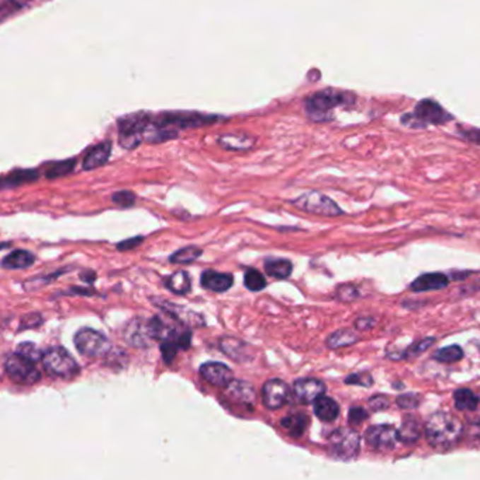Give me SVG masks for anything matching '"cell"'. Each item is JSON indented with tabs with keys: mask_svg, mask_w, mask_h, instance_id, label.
I'll list each match as a JSON object with an SVG mask.
<instances>
[{
	"mask_svg": "<svg viewBox=\"0 0 480 480\" xmlns=\"http://www.w3.org/2000/svg\"><path fill=\"white\" fill-rule=\"evenodd\" d=\"M227 393L230 396V399H233V402L242 404L245 407H252L255 399H257V393L255 389L251 383L245 382V380H240V379H234L227 387Z\"/></svg>",
	"mask_w": 480,
	"mask_h": 480,
	"instance_id": "cell-22",
	"label": "cell"
},
{
	"mask_svg": "<svg viewBox=\"0 0 480 480\" xmlns=\"http://www.w3.org/2000/svg\"><path fill=\"white\" fill-rule=\"evenodd\" d=\"M165 286L177 296H185L192 289V279L186 271H176L165 278Z\"/></svg>",
	"mask_w": 480,
	"mask_h": 480,
	"instance_id": "cell-26",
	"label": "cell"
},
{
	"mask_svg": "<svg viewBox=\"0 0 480 480\" xmlns=\"http://www.w3.org/2000/svg\"><path fill=\"white\" fill-rule=\"evenodd\" d=\"M435 344V338L433 336H428V338H424V339H420L414 344H411L404 352H402V356L400 359H410V358H417L420 356L421 353L427 352L433 345Z\"/></svg>",
	"mask_w": 480,
	"mask_h": 480,
	"instance_id": "cell-36",
	"label": "cell"
},
{
	"mask_svg": "<svg viewBox=\"0 0 480 480\" xmlns=\"http://www.w3.org/2000/svg\"><path fill=\"white\" fill-rule=\"evenodd\" d=\"M356 95L341 89H322L306 98L305 110L308 117L315 123H327L334 119V110L338 107L353 106Z\"/></svg>",
	"mask_w": 480,
	"mask_h": 480,
	"instance_id": "cell-1",
	"label": "cell"
},
{
	"mask_svg": "<svg viewBox=\"0 0 480 480\" xmlns=\"http://www.w3.org/2000/svg\"><path fill=\"white\" fill-rule=\"evenodd\" d=\"M464 358V349L459 345H450L447 348H441L434 353V359L441 363H455Z\"/></svg>",
	"mask_w": 480,
	"mask_h": 480,
	"instance_id": "cell-34",
	"label": "cell"
},
{
	"mask_svg": "<svg viewBox=\"0 0 480 480\" xmlns=\"http://www.w3.org/2000/svg\"><path fill=\"white\" fill-rule=\"evenodd\" d=\"M345 383L361 386V387H370L373 385V377L369 372H358V373H351L349 376H346Z\"/></svg>",
	"mask_w": 480,
	"mask_h": 480,
	"instance_id": "cell-41",
	"label": "cell"
},
{
	"mask_svg": "<svg viewBox=\"0 0 480 480\" xmlns=\"http://www.w3.org/2000/svg\"><path fill=\"white\" fill-rule=\"evenodd\" d=\"M450 285V278L441 272H430L420 275L411 285L410 291L413 292H433L445 289Z\"/></svg>",
	"mask_w": 480,
	"mask_h": 480,
	"instance_id": "cell-20",
	"label": "cell"
},
{
	"mask_svg": "<svg viewBox=\"0 0 480 480\" xmlns=\"http://www.w3.org/2000/svg\"><path fill=\"white\" fill-rule=\"evenodd\" d=\"M223 120H227V119L223 116H217V115H207V113L192 112V110H170V112H160L158 115H153L151 124L160 129L182 131L186 129L207 127Z\"/></svg>",
	"mask_w": 480,
	"mask_h": 480,
	"instance_id": "cell-3",
	"label": "cell"
},
{
	"mask_svg": "<svg viewBox=\"0 0 480 480\" xmlns=\"http://www.w3.org/2000/svg\"><path fill=\"white\" fill-rule=\"evenodd\" d=\"M335 296L341 302L351 303V302H353V300H356L359 298V291L353 285H348V283L346 285H339L336 288Z\"/></svg>",
	"mask_w": 480,
	"mask_h": 480,
	"instance_id": "cell-40",
	"label": "cell"
},
{
	"mask_svg": "<svg viewBox=\"0 0 480 480\" xmlns=\"http://www.w3.org/2000/svg\"><path fill=\"white\" fill-rule=\"evenodd\" d=\"M200 283L207 291H211L216 293H224L234 285V278L231 274L207 269L201 274Z\"/></svg>",
	"mask_w": 480,
	"mask_h": 480,
	"instance_id": "cell-21",
	"label": "cell"
},
{
	"mask_svg": "<svg viewBox=\"0 0 480 480\" xmlns=\"http://www.w3.org/2000/svg\"><path fill=\"white\" fill-rule=\"evenodd\" d=\"M424 431L426 438L433 448L450 450L461 443L464 437V424L457 416L448 411H438L428 418Z\"/></svg>",
	"mask_w": 480,
	"mask_h": 480,
	"instance_id": "cell-2",
	"label": "cell"
},
{
	"mask_svg": "<svg viewBox=\"0 0 480 480\" xmlns=\"http://www.w3.org/2000/svg\"><path fill=\"white\" fill-rule=\"evenodd\" d=\"M292 390L289 385L281 379H269L265 382L261 390L262 404L268 410H279L289 403Z\"/></svg>",
	"mask_w": 480,
	"mask_h": 480,
	"instance_id": "cell-11",
	"label": "cell"
},
{
	"mask_svg": "<svg viewBox=\"0 0 480 480\" xmlns=\"http://www.w3.org/2000/svg\"><path fill=\"white\" fill-rule=\"evenodd\" d=\"M421 423L416 417H407L399 430V441L403 444H414L421 437Z\"/></svg>",
	"mask_w": 480,
	"mask_h": 480,
	"instance_id": "cell-30",
	"label": "cell"
},
{
	"mask_svg": "<svg viewBox=\"0 0 480 480\" xmlns=\"http://www.w3.org/2000/svg\"><path fill=\"white\" fill-rule=\"evenodd\" d=\"M3 366L6 375L16 383L30 386L40 382L41 379V372L35 368V363L23 358L17 352L7 355Z\"/></svg>",
	"mask_w": 480,
	"mask_h": 480,
	"instance_id": "cell-10",
	"label": "cell"
},
{
	"mask_svg": "<svg viewBox=\"0 0 480 480\" xmlns=\"http://www.w3.org/2000/svg\"><path fill=\"white\" fill-rule=\"evenodd\" d=\"M313 410L316 417L322 423H332L339 416V404L332 397L324 394L315 402Z\"/></svg>",
	"mask_w": 480,
	"mask_h": 480,
	"instance_id": "cell-25",
	"label": "cell"
},
{
	"mask_svg": "<svg viewBox=\"0 0 480 480\" xmlns=\"http://www.w3.org/2000/svg\"><path fill=\"white\" fill-rule=\"evenodd\" d=\"M30 0H3L1 7H0V14H1V21H6L10 16L16 14L21 8L27 6Z\"/></svg>",
	"mask_w": 480,
	"mask_h": 480,
	"instance_id": "cell-38",
	"label": "cell"
},
{
	"mask_svg": "<svg viewBox=\"0 0 480 480\" xmlns=\"http://www.w3.org/2000/svg\"><path fill=\"white\" fill-rule=\"evenodd\" d=\"M218 348L230 359L240 362V363L250 362L255 358L254 348L250 344L235 336H223L218 342Z\"/></svg>",
	"mask_w": 480,
	"mask_h": 480,
	"instance_id": "cell-16",
	"label": "cell"
},
{
	"mask_svg": "<svg viewBox=\"0 0 480 480\" xmlns=\"http://www.w3.org/2000/svg\"><path fill=\"white\" fill-rule=\"evenodd\" d=\"M452 119V115L447 112L437 100L423 99L416 105L413 113H406L402 117V123L411 129H426L428 124L443 126Z\"/></svg>",
	"mask_w": 480,
	"mask_h": 480,
	"instance_id": "cell-5",
	"label": "cell"
},
{
	"mask_svg": "<svg viewBox=\"0 0 480 480\" xmlns=\"http://www.w3.org/2000/svg\"><path fill=\"white\" fill-rule=\"evenodd\" d=\"M40 177V170L38 169H14L4 175L1 177V187L3 189H10V187H17L25 183L35 182Z\"/></svg>",
	"mask_w": 480,
	"mask_h": 480,
	"instance_id": "cell-23",
	"label": "cell"
},
{
	"mask_svg": "<svg viewBox=\"0 0 480 480\" xmlns=\"http://www.w3.org/2000/svg\"><path fill=\"white\" fill-rule=\"evenodd\" d=\"M41 362L51 377L74 379L81 372V366L64 346H49L44 352Z\"/></svg>",
	"mask_w": 480,
	"mask_h": 480,
	"instance_id": "cell-6",
	"label": "cell"
},
{
	"mask_svg": "<svg viewBox=\"0 0 480 480\" xmlns=\"http://www.w3.org/2000/svg\"><path fill=\"white\" fill-rule=\"evenodd\" d=\"M325 390V383L316 377H302L293 383V396L302 404L315 403Z\"/></svg>",
	"mask_w": 480,
	"mask_h": 480,
	"instance_id": "cell-17",
	"label": "cell"
},
{
	"mask_svg": "<svg viewBox=\"0 0 480 480\" xmlns=\"http://www.w3.org/2000/svg\"><path fill=\"white\" fill-rule=\"evenodd\" d=\"M200 375L210 385L223 387V389H226L234 380L233 370L226 363L216 362V361L204 362L200 366Z\"/></svg>",
	"mask_w": 480,
	"mask_h": 480,
	"instance_id": "cell-18",
	"label": "cell"
},
{
	"mask_svg": "<svg viewBox=\"0 0 480 480\" xmlns=\"http://www.w3.org/2000/svg\"><path fill=\"white\" fill-rule=\"evenodd\" d=\"M180 348L177 346L176 342L173 341H162L160 342V353L166 365H170Z\"/></svg>",
	"mask_w": 480,
	"mask_h": 480,
	"instance_id": "cell-42",
	"label": "cell"
},
{
	"mask_svg": "<svg viewBox=\"0 0 480 480\" xmlns=\"http://www.w3.org/2000/svg\"><path fill=\"white\" fill-rule=\"evenodd\" d=\"M16 352L34 363L38 361H42V356H44V352L38 348V345H35L34 342H28V341L20 342L16 348Z\"/></svg>",
	"mask_w": 480,
	"mask_h": 480,
	"instance_id": "cell-37",
	"label": "cell"
},
{
	"mask_svg": "<svg viewBox=\"0 0 480 480\" xmlns=\"http://www.w3.org/2000/svg\"><path fill=\"white\" fill-rule=\"evenodd\" d=\"M291 203L299 210H303L306 213L316 214V216H322V217H336V216L344 214V210L332 199H329L328 196L316 190L303 193L302 196L296 197Z\"/></svg>",
	"mask_w": 480,
	"mask_h": 480,
	"instance_id": "cell-9",
	"label": "cell"
},
{
	"mask_svg": "<svg viewBox=\"0 0 480 480\" xmlns=\"http://www.w3.org/2000/svg\"><path fill=\"white\" fill-rule=\"evenodd\" d=\"M461 136H462L465 140H468V141H471V143H474V144H476V146H480V130H478V129L461 130Z\"/></svg>",
	"mask_w": 480,
	"mask_h": 480,
	"instance_id": "cell-48",
	"label": "cell"
},
{
	"mask_svg": "<svg viewBox=\"0 0 480 480\" xmlns=\"http://www.w3.org/2000/svg\"><path fill=\"white\" fill-rule=\"evenodd\" d=\"M124 338L130 345L137 348L151 346V342L156 341L151 331L150 320L141 317L129 321V324L124 328Z\"/></svg>",
	"mask_w": 480,
	"mask_h": 480,
	"instance_id": "cell-14",
	"label": "cell"
},
{
	"mask_svg": "<svg viewBox=\"0 0 480 480\" xmlns=\"http://www.w3.org/2000/svg\"><path fill=\"white\" fill-rule=\"evenodd\" d=\"M75 165H76V160H74V158L48 162L45 165V177L55 179V177L66 176L68 173H71L74 170Z\"/></svg>",
	"mask_w": 480,
	"mask_h": 480,
	"instance_id": "cell-32",
	"label": "cell"
},
{
	"mask_svg": "<svg viewBox=\"0 0 480 480\" xmlns=\"http://www.w3.org/2000/svg\"><path fill=\"white\" fill-rule=\"evenodd\" d=\"M454 402L455 407L459 411H475L479 406V397L471 389L467 387L455 390Z\"/></svg>",
	"mask_w": 480,
	"mask_h": 480,
	"instance_id": "cell-31",
	"label": "cell"
},
{
	"mask_svg": "<svg viewBox=\"0 0 480 480\" xmlns=\"http://www.w3.org/2000/svg\"><path fill=\"white\" fill-rule=\"evenodd\" d=\"M153 113H130L117 120L119 146L124 150H136L144 143V134L151 124Z\"/></svg>",
	"mask_w": 480,
	"mask_h": 480,
	"instance_id": "cell-4",
	"label": "cell"
},
{
	"mask_svg": "<svg viewBox=\"0 0 480 480\" xmlns=\"http://www.w3.org/2000/svg\"><path fill=\"white\" fill-rule=\"evenodd\" d=\"M112 150H113V144H112L110 140H106V141L96 144L95 147H92L86 153L85 158L82 160V169L83 170H93V169H98V168L106 165L107 160H110Z\"/></svg>",
	"mask_w": 480,
	"mask_h": 480,
	"instance_id": "cell-19",
	"label": "cell"
},
{
	"mask_svg": "<svg viewBox=\"0 0 480 480\" xmlns=\"http://www.w3.org/2000/svg\"><path fill=\"white\" fill-rule=\"evenodd\" d=\"M153 303L160 309V312H163L165 315L170 316L172 319L179 321L183 325H192V327H201L204 325V319L203 316H200L199 313L185 308V306H179L175 303H169L168 300L163 299H156L153 298Z\"/></svg>",
	"mask_w": 480,
	"mask_h": 480,
	"instance_id": "cell-13",
	"label": "cell"
},
{
	"mask_svg": "<svg viewBox=\"0 0 480 480\" xmlns=\"http://www.w3.org/2000/svg\"><path fill=\"white\" fill-rule=\"evenodd\" d=\"M112 200H113V203L116 206H119L122 209H130V207H133L136 204L137 197L130 190H119V192L113 193Z\"/></svg>",
	"mask_w": 480,
	"mask_h": 480,
	"instance_id": "cell-39",
	"label": "cell"
},
{
	"mask_svg": "<svg viewBox=\"0 0 480 480\" xmlns=\"http://www.w3.org/2000/svg\"><path fill=\"white\" fill-rule=\"evenodd\" d=\"M369 414L368 411L363 409V407H351L349 409V413H348V421L349 424H353V426H361L365 420H368Z\"/></svg>",
	"mask_w": 480,
	"mask_h": 480,
	"instance_id": "cell-44",
	"label": "cell"
},
{
	"mask_svg": "<svg viewBox=\"0 0 480 480\" xmlns=\"http://www.w3.org/2000/svg\"><path fill=\"white\" fill-rule=\"evenodd\" d=\"M358 341H359V335L356 334V331L351 328H341L328 335V338L325 339V345L329 349H338L342 346L353 345Z\"/></svg>",
	"mask_w": 480,
	"mask_h": 480,
	"instance_id": "cell-28",
	"label": "cell"
},
{
	"mask_svg": "<svg viewBox=\"0 0 480 480\" xmlns=\"http://www.w3.org/2000/svg\"><path fill=\"white\" fill-rule=\"evenodd\" d=\"M368 404L373 411H382L390 406V399L385 394H375L368 400Z\"/></svg>",
	"mask_w": 480,
	"mask_h": 480,
	"instance_id": "cell-45",
	"label": "cell"
},
{
	"mask_svg": "<svg viewBox=\"0 0 480 480\" xmlns=\"http://www.w3.org/2000/svg\"><path fill=\"white\" fill-rule=\"evenodd\" d=\"M74 344L78 352L86 358H105L113 351L110 339L102 332L90 327H83L76 331Z\"/></svg>",
	"mask_w": 480,
	"mask_h": 480,
	"instance_id": "cell-7",
	"label": "cell"
},
{
	"mask_svg": "<svg viewBox=\"0 0 480 480\" xmlns=\"http://www.w3.org/2000/svg\"><path fill=\"white\" fill-rule=\"evenodd\" d=\"M42 324V319L38 313H31V315H27L21 324H20V328L18 329H27V328H33V327H38Z\"/></svg>",
	"mask_w": 480,
	"mask_h": 480,
	"instance_id": "cell-46",
	"label": "cell"
},
{
	"mask_svg": "<svg viewBox=\"0 0 480 480\" xmlns=\"http://www.w3.org/2000/svg\"><path fill=\"white\" fill-rule=\"evenodd\" d=\"M396 403L403 410H413L420 406V397L414 393H406L396 399Z\"/></svg>",
	"mask_w": 480,
	"mask_h": 480,
	"instance_id": "cell-43",
	"label": "cell"
},
{
	"mask_svg": "<svg viewBox=\"0 0 480 480\" xmlns=\"http://www.w3.org/2000/svg\"><path fill=\"white\" fill-rule=\"evenodd\" d=\"M375 324H376V321H375V319H372V317H361V319L355 321V327H356L358 331L370 329V328H373Z\"/></svg>",
	"mask_w": 480,
	"mask_h": 480,
	"instance_id": "cell-49",
	"label": "cell"
},
{
	"mask_svg": "<svg viewBox=\"0 0 480 480\" xmlns=\"http://www.w3.org/2000/svg\"><path fill=\"white\" fill-rule=\"evenodd\" d=\"M35 255L27 250H14L1 259V267L4 269H25L35 262Z\"/></svg>",
	"mask_w": 480,
	"mask_h": 480,
	"instance_id": "cell-24",
	"label": "cell"
},
{
	"mask_svg": "<svg viewBox=\"0 0 480 480\" xmlns=\"http://www.w3.org/2000/svg\"><path fill=\"white\" fill-rule=\"evenodd\" d=\"M309 423L310 420L305 413L291 414L281 420V426L291 434V437H295V438H299L305 434V431L309 427Z\"/></svg>",
	"mask_w": 480,
	"mask_h": 480,
	"instance_id": "cell-29",
	"label": "cell"
},
{
	"mask_svg": "<svg viewBox=\"0 0 480 480\" xmlns=\"http://www.w3.org/2000/svg\"><path fill=\"white\" fill-rule=\"evenodd\" d=\"M69 293L72 295H82V296H90V295H95L93 291H82V288H71Z\"/></svg>",
	"mask_w": 480,
	"mask_h": 480,
	"instance_id": "cell-50",
	"label": "cell"
},
{
	"mask_svg": "<svg viewBox=\"0 0 480 480\" xmlns=\"http://www.w3.org/2000/svg\"><path fill=\"white\" fill-rule=\"evenodd\" d=\"M217 146L221 147L226 151L231 153H248L254 150V147L258 143V139L255 136H251L248 133L241 131H231V133H223L216 140Z\"/></svg>",
	"mask_w": 480,
	"mask_h": 480,
	"instance_id": "cell-15",
	"label": "cell"
},
{
	"mask_svg": "<svg viewBox=\"0 0 480 480\" xmlns=\"http://www.w3.org/2000/svg\"><path fill=\"white\" fill-rule=\"evenodd\" d=\"M143 241H144V237H133V238L120 241V242L117 244V250H119V251H130V250L139 247Z\"/></svg>",
	"mask_w": 480,
	"mask_h": 480,
	"instance_id": "cell-47",
	"label": "cell"
},
{
	"mask_svg": "<svg viewBox=\"0 0 480 480\" xmlns=\"http://www.w3.org/2000/svg\"><path fill=\"white\" fill-rule=\"evenodd\" d=\"M44 1H45V0H44Z\"/></svg>",
	"mask_w": 480,
	"mask_h": 480,
	"instance_id": "cell-51",
	"label": "cell"
},
{
	"mask_svg": "<svg viewBox=\"0 0 480 480\" xmlns=\"http://www.w3.org/2000/svg\"><path fill=\"white\" fill-rule=\"evenodd\" d=\"M244 286L251 292H261L267 288V279L257 269H247L244 274Z\"/></svg>",
	"mask_w": 480,
	"mask_h": 480,
	"instance_id": "cell-35",
	"label": "cell"
},
{
	"mask_svg": "<svg viewBox=\"0 0 480 480\" xmlns=\"http://www.w3.org/2000/svg\"><path fill=\"white\" fill-rule=\"evenodd\" d=\"M203 254V250L196 247V245H189L185 248L177 250L176 252H173L169 258V261L172 264H180V265H186V264H192L196 259H199Z\"/></svg>",
	"mask_w": 480,
	"mask_h": 480,
	"instance_id": "cell-33",
	"label": "cell"
},
{
	"mask_svg": "<svg viewBox=\"0 0 480 480\" xmlns=\"http://www.w3.org/2000/svg\"><path fill=\"white\" fill-rule=\"evenodd\" d=\"M359 434L351 428H338L328 438V455L338 461L355 459L359 454Z\"/></svg>",
	"mask_w": 480,
	"mask_h": 480,
	"instance_id": "cell-8",
	"label": "cell"
},
{
	"mask_svg": "<svg viewBox=\"0 0 480 480\" xmlns=\"http://www.w3.org/2000/svg\"><path fill=\"white\" fill-rule=\"evenodd\" d=\"M365 441L373 450L383 451V452L390 451L396 447L399 441V430L387 424L373 426L366 430Z\"/></svg>",
	"mask_w": 480,
	"mask_h": 480,
	"instance_id": "cell-12",
	"label": "cell"
},
{
	"mask_svg": "<svg viewBox=\"0 0 480 480\" xmlns=\"http://www.w3.org/2000/svg\"><path fill=\"white\" fill-rule=\"evenodd\" d=\"M264 268L265 272L275 279H288L293 272V265L286 258H267Z\"/></svg>",
	"mask_w": 480,
	"mask_h": 480,
	"instance_id": "cell-27",
	"label": "cell"
}]
</instances>
